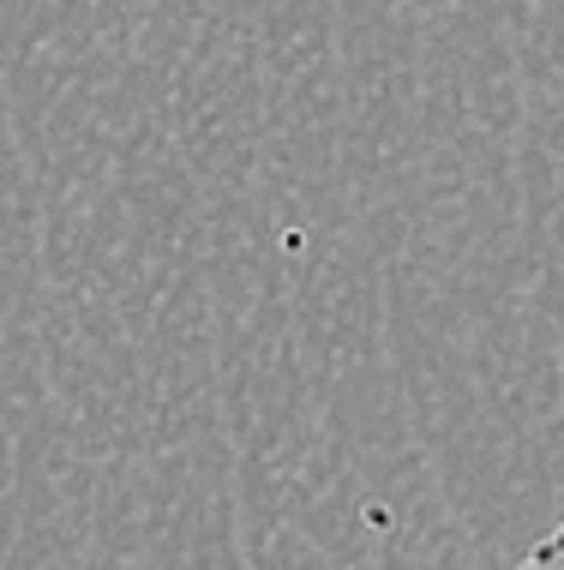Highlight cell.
<instances>
[{
  "label": "cell",
  "instance_id": "1",
  "mask_svg": "<svg viewBox=\"0 0 564 570\" xmlns=\"http://www.w3.org/2000/svg\"><path fill=\"white\" fill-rule=\"evenodd\" d=\"M528 559H535V564H546V559H564V522H558L553 534H546V541H541L535 552H528Z\"/></svg>",
  "mask_w": 564,
  "mask_h": 570
}]
</instances>
